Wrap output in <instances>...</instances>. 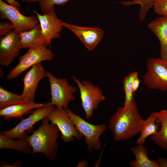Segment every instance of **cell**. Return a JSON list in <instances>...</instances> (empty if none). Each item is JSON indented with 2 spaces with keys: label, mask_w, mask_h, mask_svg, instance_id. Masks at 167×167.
<instances>
[{
  "label": "cell",
  "mask_w": 167,
  "mask_h": 167,
  "mask_svg": "<svg viewBox=\"0 0 167 167\" xmlns=\"http://www.w3.org/2000/svg\"><path fill=\"white\" fill-rule=\"evenodd\" d=\"M143 119L134 100L126 109L118 108L109 120V128L116 141L130 139L140 132Z\"/></svg>",
  "instance_id": "cell-1"
},
{
  "label": "cell",
  "mask_w": 167,
  "mask_h": 167,
  "mask_svg": "<svg viewBox=\"0 0 167 167\" xmlns=\"http://www.w3.org/2000/svg\"><path fill=\"white\" fill-rule=\"evenodd\" d=\"M46 117L42 120L41 125L27 140L32 148V153H43L51 161L55 160L59 145L60 131L55 124L50 123Z\"/></svg>",
  "instance_id": "cell-2"
},
{
  "label": "cell",
  "mask_w": 167,
  "mask_h": 167,
  "mask_svg": "<svg viewBox=\"0 0 167 167\" xmlns=\"http://www.w3.org/2000/svg\"><path fill=\"white\" fill-rule=\"evenodd\" d=\"M78 131L84 137V141L88 150H99L102 146L101 136L106 131L105 124L94 125L87 122L79 115L74 113L69 109H65Z\"/></svg>",
  "instance_id": "cell-3"
},
{
  "label": "cell",
  "mask_w": 167,
  "mask_h": 167,
  "mask_svg": "<svg viewBox=\"0 0 167 167\" xmlns=\"http://www.w3.org/2000/svg\"><path fill=\"white\" fill-rule=\"evenodd\" d=\"M146 66L144 76L146 87L151 90L167 91V60L161 58H149Z\"/></svg>",
  "instance_id": "cell-4"
},
{
  "label": "cell",
  "mask_w": 167,
  "mask_h": 167,
  "mask_svg": "<svg viewBox=\"0 0 167 167\" xmlns=\"http://www.w3.org/2000/svg\"><path fill=\"white\" fill-rule=\"evenodd\" d=\"M43 45L29 49L28 51L19 58L18 64L6 76L8 79H13L19 75L26 70L44 61H50L53 58L52 51Z\"/></svg>",
  "instance_id": "cell-5"
},
{
  "label": "cell",
  "mask_w": 167,
  "mask_h": 167,
  "mask_svg": "<svg viewBox=\"0 0 167 167\" xmlns=\"http://www.w3.org/2000/svg\"><path fill=\"white\" fill-rule=\"evenodd\" d=\"M46 77L50 84L51 99L49 104L64 109H67L69 103L75 99L73 94L77 88L70 85L66 79L57 78L50 72L47 71Z\"/></svg>",
  "instance_id": "cell-6"
},
{
  "label": "cell",
  "mask_w": 167,
  "mask_h": 167,
  "mask_svg": "<svg viewBox=\"0 0 167 167\" xmlns=\"http://www.w3.org/2000/svg\"><path fill=\"white\" fill-rule=\"evenodd\" d=\"M19 7L8 4L0 0V18L9 20L13 29L18 33L32 29L40 24L37 16H26L19 11Z\"/></svg>",
  "instance_id": "cell-7"
},
{
  "label": "cell",
  "mask_w": 167,
  "mask_h": 167,
  "mask_svg": "<svg viewBox=\"0 0 167 167\" xmlns=\"http://www.w3.org/2000/svg\"><path fill=\"white\" fill-rule=\"evenodd\" d=\"M73 79L78 85L80 91L81 105L88 119L93 116L94 110L99 104L106 99L105 96L98 87L91 82L83 80L82 83L74 76Z\"/></svg>",
  "instance_id": "cell-8"
},
{
  "label": "cell",
  "mask_w": 167,
  "mask_h": 167,
  "mask_svg": "<svg viewBox=\"0 0 167 167\" xmlns=\"http://www.w3.org/2000/svg\"><path fill=\"white\" fill-rule=\"evenodd\" d=\"M51 123L55 125L61 132V139L66 143L80 140L83 137L76 129L65 109L54 107L47 116Z\"/></svg>",
  "instance_id": "cell-9"
},
{
  "label": "cell",
  "mask_w": 167,
  "mask_h": 167,
  "mask_svg": "<svg viewBox=\"0 0 167 167\" xmlns=\"http://www.w3.org/2000/svg\"><path fill=\"white\" fill-rule=\"evenodd\" d=\"M54 107L48 103L43 107L38 108L13 128L3 131L0 133L12 139L27 138L28 135L26 131H31L36 123L47 117Z\"/></svg>",
  "instance_id": "cell-10"
},
{
  "label": "cell",
  "mask_w": 167,
  "mask_h": 167,
  "mask_svg": "<svg viewBox=\"0 0 167 167\" xmlns=\"http://www.w3.org/2000/svg\"><path fill=\"white\" fill-rule=\"evenodd\" d=\"M22 49L19 33L14 29L0 40V64L7 66L19 54Z\"/></svg>",
  "instance_id": "cell-11"
},
{
  "label": "cell",
  "mask_w": 167,
  "mask_h": 167,
  "mask_svg": "<svg viewBox=\"0 0 167 167\" xmlns=\"http://www.w3.org/2000/svg\"><path fill=\"white\" fill-rule=\"evenodd\" d=\"M46 72L40 62L32 66L26 74L23 79L24 88L21 94L24 103L34 101L37 86L40 81L46 77Z\"/></svg>",
  "instance_id": "cell-12"
},
{
  "label": "cell",
  "mask_w": 167,
  "mask_h": 167,
  "mask_svg": "<svg viewBox=\"0 0 167 167\" xmlns=\"http://www.w3.org/2000/svg\"><path fill=\"white\" fill-rule=\"evenodd\" d=\"M33 12L38 19L47 45H49L52 40L60 37V32L62 29L63 22L58 19L54 10L43 15L40 14L36 11L34 10Z\"/></svg>",
  "instance_id": "cell-13"
},
{
  "label": "cell",
  "mask_w": 167,
  "mask_h": 167,
  "mask_svg": "<svg viewBox=\"0 0 167 167\" xmlns=\"http://www.w3.org/2000/svg\"><path fill=\"white\" fill-rule=\"evenodd\" d=\"M62 25L75 33L89 51L96 47L104 36L103 31L99 28L78 26L63 22Z\"/></svg>",
  "instance_id": "cell-14"
},
{
  "label": "cell",
  "mask_w": 167,
  "mask_h": 167,
  "mask_svg": "<svg viewBox=\"0 0 167 167\" xmlns=\"http://www.w3.org/2000/svg\"><path fill=\"white\" fill-rule=\"evenodd\" d=\"M148 27L159 41L161 58L167 60V16L156 19L148 24Z\"/></svg>",
  "instance_id": "cell-15"
},
{
  "label": "cell",
  "mask_w": 167,
  "mask_h": 167,
  "mask_svg": "<svg viewBox=\"0 0 167 167\" xmlns=\"http://www.w3.org/2000/svg\"><path fill=\"white\" fill-rule=\"evenodd\" d=\"M19 35L22 49H29L43 45H47L40 24L31 30L19 33Z\"/></svg>",
  "instance_id": "cell-16"
},
{
  "label": "cell",
  "mask_w": 167,
  "mask_h": 167,
  "mask_svg": "<svg viewBox=\"0 0 167 167\" xmlns=\"http://www.w3.org/2000/svg\"><path fill=\"white\" fill-rule=\"evenodd\" d=\"M44 105L42 103H35L34 101L15 105L0 109V116L3 117L6 119L21 118L23 115L29 113L33 109Z\"/></svg>",
  "instance_id": "cell-17"
},
{
  "label": "cell",
  "mask_w": 167,
  "mask_h": 167,
  "mask_svg": "<svg viewBox=\"0 0 167 167\" xmlns=\"http://www.w3.org/2000/svg\"><path fill=\"white\" fill-rule=\"evenodd\" d=\"M156 118V122L161 126L160 130L150 139L160 148L167 150V109L152 113Z\"/></svg>",
  "instance_id": "cell-18"
},
{
  "label": "cell",
  "mask_w": 167,
  "mask_h": 167,
  "mask_svg": "<svg viewBox=\"0 0 167 167\" xmlns=\"http://www.w3.org/2000/svg\"><path fill=\"white\" fill-rule=\"evenodd\" d=\"M131 151L134 154L135 159L131 161L129 164L131 167H159L158 161L150 160L148 157V152L143 145H138L130 148Z\"/></svg>",
  "instance_id": "cell-19"
},
{
  "label": "cell",
  "mask_w": 167,
  "mask_h": 167,
  "mask_svg": "<svg viewBox=\"0 0 167 167\" xmlns=\"http://www.w3.org/2000/svg\"><path fill=\"white\" fill-rule=\"evenodd\" d=\"M27 138L14 140L0 133V148L14 149L23 154H29L31 153L32 148L28 142Z\"/></svg>",
  "instance_id": "cell-20"
},
{
  "label": "cell",
  "mask_w": 167,
  "mask_h": 167,
  "mask_svg": "<svg viewBox=\"0 0 167 167\" xmlns=\"http://www.w3.org/2000/svg\"><path fill=\"white\" fill-rule=\"evenodd\" d=\"M156 117L151 113L147 119L143 120L140 129V135L136 141L137 145H143L148 137L158 132L160 125L156 123Z\"/></svg>",
  "instance_id": "cell-21"
},
{
  "label": "cell",
  "mask_w": 167,
  "mask_h": 167,
  "mask_svg": "<svg viewBox=\"0 0 167 167\" xmlns=\"http://www.w3.org/2000/svg\"><path fill=\"white\" fill-rule=\"evenodd\" d=\"M138 72H132L125 76L122 80L123 88L125 93V98L123 108H127L134 100L133 87L134 79L138 77Z\"/></svg>",
  "instance_id": "cell-22"
},
{
  "label": "cell",
  "mask_w": 167,
  "mask_h": 167,
  "mask_svg": "<svg viewBox=\"0 0 167 167\" xmlns=\"http://www.w3.org/2000/svg\"><path fill=\"white\" fill-rule=\"evenodd\" d=\"M24 103L21 95L11 92L0 87V110L15 105Z\"/></svg>",
  "instance_id": "cell-23"
},
{
  "label": "cell",
  "mask_w": 167,
  "mask_h": 167,
  "mask_svg": "<svg viewBox=\"0 0 167 167\" xmlns=\"http://www.w3.org/2000/svg\"><path fill=\"white\" fill-rule=\"evenodd\" d=\"M156 0H133L131 1H123L120 3L122 5L127 6L139 4L140 5L139 17L140 21L143 20L149 10L153 7Z\"/></svg>",
  "instance_id": "cell-24"
},
{
  "label": "cell",
  "mask_w": 167,
  "mask_h": 167,
  "mask_svg": "<svg viewBox=\"0 0 167 167\" xmlns=\"http://www.w3.org/2000/svg\"><path fill=\"white\" fill-rule=\"evenodd\" d=\"M71 0H41L39 4L43 14H46L54 10V6H63Z\"/></svg>",
  "instance_id": "cell-25"
},
{
  "label": "cell",
  "mask_w": 167,
  "mask_h": 167,
  "mask_svg": "<svg viewBox=\"0 0 167 167\" xmlns=\"http://www.w3.org/2000/svg\"><path fill=\"white\" fill-rule=\"evenodd\" d=\"M157 14L162 16H167V0H156L153 7Z\"/></svg>",
  "instance_id": "cell-26"
},
{
  "label": "cell",
  "mask_w": 167,
  "mask_h": 167,
  "mask_svg": "<svg viewBox=\"0 0 167 167\" xmlns=\"http://www.w3.org/2000/svg\"><path fill=\"white\" fill-rule=\"evenodd\" d=\"M13 30L11 23L8 22L1 21L0 22V35L5 36Z\"/></svg>",
  "instance_id": "cell-27"
},
{
  "label": "cell",
  "mask_w": 167,
  "mask_h": 167,
  "mask_svg": "<svg viewBox=\"0 0 167 167\" xmlns=\"http://www.w3.org/2000/svg\"><path fill=\"white\" fill-rule=\"evenodd\" d=\"M140 81L138 77H136L134 80L133 83V92L134 93L138 89L139 86Z\"/></svg>",
  "instance_id": "cell-28"
},
{
  "label": "cell",
  "mask_w": 167,
  "mask_h": 167,
  "mask_svg": "<svg viewBox=\"0 0 167 167\" xmlns=\"http://www.w3.org/2000/svg\"><path fill=\"white\" fill-rule=\"evenodd\" d=\"M10 5L19 7L20 6V3L15 0H5Z\"/></svg>",
  "instance_id": "cell-29"
},
{
  "label": "cell",
  "mask_w": 167,
  "mask_h": 167,
  "mask_svg": "<svg viewBox=\"0 0 167 167\" xmlns=\"http://www.w3.org/2000/svg\"><path fill=\"white\" fill-rule=\"evenodd\" d=\"M88 163L85 161H83L78 164L77 166L78 167H86L88 166Z\"/></svg>",
  "instance_id": "cell-30"
},
{
  "label": "cell",
  "mask_w": 167,
  "mask_h": 167,
  "mask_svg": "<svg viewBox=\"0 0 167 167\" xmlns=\"http://www.w3.org/2000/svg\"><path fill=\"white\" fill-rule=\"evenodd\" d=\"M22 1H24L27 2H39L41 0H20Z\"/></svg>",
  "instance_id": "cell-31"
},
{
  "label": "cell",
  "mask_w": 167,
  "mask_h": 167,
  "mask_svg": "<svg viewBox=\"0 0 167 167\" xmlns=\"http://www.w3.org/2000/svg\"></svg>",
  "instance_id": "cell-32"
}]
</instances>
